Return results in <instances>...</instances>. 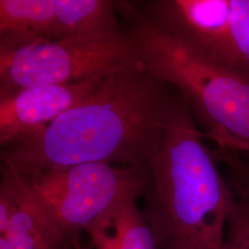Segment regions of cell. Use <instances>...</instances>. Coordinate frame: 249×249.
<instances>
[{"label": "cell", "instance_id": "cell-1", "mask_svg": "<svg viewBox=\"0 0 249 249\" xmlns=\"http://www.w3.org/2000/svg\"><path fill=\"white\" fill-rule=\"evenodd\" d=\"M142 62L104 78L50 124L2 147L20 177L86 162L146 164L160 149L179 99Z\"/></svg>", "mask_w": 249, "mask_h": 249}, {"label": "cell", "instance_id": "cell-2", "mask_svg": "<svg viewBox=\"0 0 249 249\" xmlns=\"http://www.w3.org/2000/svg\"><path fill=\"white\" fill-rule=\"evenodd\" d=\"M196 124L180 95L160 149L148 161L150 184L142 213L159 248L178 236L199 249H226V229L238 198Z\"/></svg>", "mask_w": 249, "mask_h": 249}, {"label": "cell", "instance_id": "cell-3", "mask_svg": "<svg viewBox=\"0 0 249 249\" xmlns=\"http://www.w3.org/2000/svg\"><path fill=\"white\" fill-rule=\"evenodd\" d=\"M116 4L144 66L178 89L203 132L224 130L249 142V78L189 51L153 23L137 2Z\"/></svg>", "mask_w": 249, "mask_h": 249}, {"label": "cell", "instance_id": "cell-4", "mask_svg": "<svg viewBox=\"0 0 249 249\" xmlns=\"http://www.w3.org/2000/svg\"><path fill=\"white\" fill-rule=\"evenodd\" d=\"M142 62L138 45L121 29L0 51V97L36 86L106 78Z\"/></svg>", "mask_w": 249, "mask_h": 249}, {"label": "cell", "instance_id": "cell-5", "mask_svg": "<svg viewBox=\"0 0 249 249\" xmlns=\"http://www.w3.org/2000/svg\"><path fill=\"white\" fill-rule=\"evenodd\" d=\"M20 178L61 231L76 242L99 216L144 196L150 184L148 163L86 162Z\"/></svg>", "mask_w": 249, "mask_h": 249}, {"label": "cell", "instance_id": "cell-6", "mask_svg": "<svg viewBox=\"0 0 249 249\" xmlns=\"http://www.w3.org/2000/svg\"><path fill=\"white\" fill-rule=\"evenodd\" d=\"M137 3L153 23L189 51L237 71L231 48V0H148Z\"/></svg>", "mask_w": 249, "mask_h": 249}, {"label": "cell", "instance_id": "cell-7", "mask_svg": "<svg viewBox=\"0 0 249 249\" xmlns=\"http://www.w3.org/2000/svg\"><path fill=\"white\" fill-rule=\"evenodd\" d=\"M0 249H85L55 224L18 175L2 164Z\"/></svg>", "mask_w": 249, "mask_h": 249}, {"label": "cell", "instance_id": "cell-8", "mask_svg": "<svg viewBox=\"0 0 249 249\" xmlns=\"http://www.w3.org/2000/svg\"><path fill=\"white\" fill-rule=\"evenodd\" d=\"M103 79L36 86L0 97L1 147L50 124L86 98Z\"/></svg>", "mask_w": 249, "mask_h": 249}, {"label": "cell", "instance_id": "cell-9", "mask_svg": "<svg viewBox=\"0 0 249 249\" xmlns=\"http://www.w3.org/2000/svg\"><path fill=\"white\" fill-rule=\"evenodd\" d=\"M54 0H0V51L52 41Z\"/></svg>", "mask_w": 249, "mask_h": 249}, {"label": "cell", "instance_id": "cell-10", "mask_svg": "<svg viewBox=\"0 0 249 249\" xmlns=\"http://www.w3.org/2000/svg\"><path fill=\"white\" fill-rule=\"evenodd\" d=\"M86 231L95 249H159L154 231L136 200L113 206Z\"/></svg>", "mask_w": 249, "mask_h": 249}, {"label": "cell", "instance_id": "cell-11", "mask_svg": "<svg viewBox=\"0 0 249 249\" xmlns=\"http://www.w3.org/2000/svg\"><path fill=\"white\" fill-rule=\"evenodd\" d=\"M116 2L54 0L52 41L89 38L119 30Z\"/></svg>", "mask_w": 249, "mask_h": 249}, {"label": "cell", "instance_id": "cell-12", "mask_svg": "<svg viewBox=\"0 0 249 249\" xmlns=\"http://www.w3.org/2000/svg\"><path fill=\"white\" fill-rule=\"evenodd\" d=\"M230 30L235 69L249 78V0H231Z\"/></svg>", "mask_w": 249, "mask_h": 249}, {"label": "cell", "instance_id": "cell-13", "mask_svg": "<svg viewBox=\"0 0 249 249\" xmlns=\"http://www.w3.org/2000/svg\"><path fill=\"white\" fill-rule=\"evenodd\" d=\"M226 249H249V208L240 199L226 229Z\"/></svg>", "mask_w": 249, "mask_h": 249}, {"label": "cell", "instance_id": "cell-14", "mask_svg": "<svg viewBox=\"0 0 249 249\" xmlns=\"http://www.w3.org/2000/svg\"><path fill=\"white\" fill-rule=\"evenodd\" d=\"M204 139L211 140L219 147L220 150L227 151H244L249 152V142L239 137L233 136L224 130H215L212 132H203Z\"/></svg>", "mask_w": 249, "mask_h": 249}, {"label": "cell", "instance_id": "cell-15", "mask_svg": "<svg viewBox=\"0 0 249 249\" xmlns=\"http://www.w3.org/2000/svg\"><path fill=\"white\" fill-rule=\"evenodd\" d=\"M159 249H199L195 244L183 237H172L164 241Z\"/></svg>", "mask_w": 249, "mask_h": 249}]
</instances>
